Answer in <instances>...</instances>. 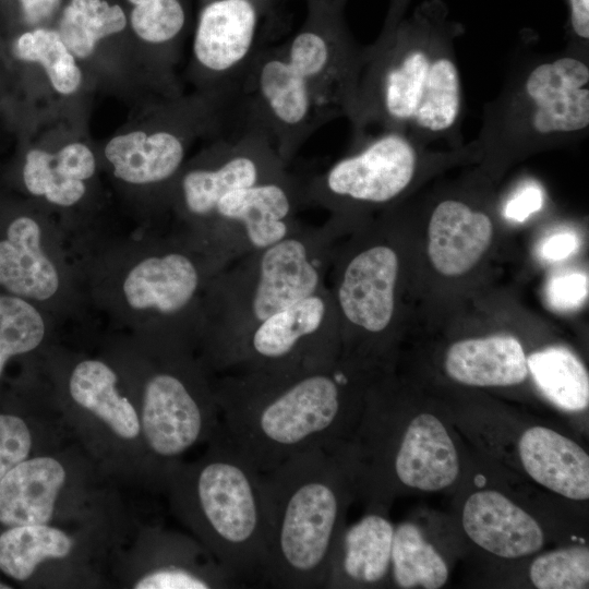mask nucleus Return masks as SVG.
<instances>
[{"label": "nucleus", "mask_w": 589, "mask_h": 589, "mask_svg": "<svg viewBox=\"0 0 589 589\" xmlns=\"http://www.w3.org/2000/svg\"><path fill=\"white\" fill-rule=\"evenodd\" d=\"M0 108L11 116L13 121L19 115L16 84L12 64L7 51L3 34L0 31Z\"/></svg>", "instance_id": "nucleus-39"}, {"label": "nucleus", "mask_w": 589, "mask_h": 589, "mask_svg": "<svg viewBox=\"0 0 589 589\" xmlns=\"http://www.w3.org/2000/svg\"><path fill=\"white\" fill-rule=\"evenodd\" d=\"M543 204L542 190L537 185H527L518 191L506 204L505 216L521 223L538 212Z\"/></svg>", "instance_id": "nucleus-40"}, {"label": "nucleus", "mask_w": 589, "mask_h": 589, "mask_svg": "<svg viewBox=\"0 0 589 589\" xmlns=\"http://www.w3.org/2000/svg\"><path fill=\"white\" fill-rule=\"evenodd\" d=\"M288 166L267 135L239 125L203 142L169 189L163 214L185 235L196 231L229 192L283 176Z\"/></svg>", "instance_id": "nucleus-10"}, {"label": "nucleus", "mask_w": 589, "mask_h": 589, "mask_svg": "<svg viewBox=\"0 0 589 589\" xmlns=\"http://www.w3.org/2000/svg\"><path fill=\"white\" fill-rule=\"evenodd\" d=\"M275 0H200L187 79L193 89L231 98L267 45L263 24Z\"/></svg>", "instance_id": "nucleus-15"}, {"label": "nucleus", "mask_w": 589, "mask_h": 589, "mask_svg": "<svg viewBox=\"0 0 589 589\" xmlns=\"http://www.w3.org/2000/svg\"><path fill=\"white\" fill-rule=\"evenodd\" d=\"M578 240L574 233L562 232L549 238L541 248V254L549 261H560L577 249Z\"/></svg>", "instance_id": "nucleus-41"}, {"label": "nucleus", "mask_w": 589, "mask_h": 589, "mask_svg": "<svg viewBox=\"0 0 589 589\" xmlns=\"http://www.w3.org/2000/svg\"><path fill=\"white\" fill-rule=\"evenodd\" d=\"M47 312L0 290V377L8 361L37 349L47 336Z\"/></svg>", "instance_id": "nucleus-33"}, {"label": "nucleus", "mask_w": 589, "mask_h": 589, "mask_svg": "<svg viewBox=\"0 0 589 589\" xmlns=\"http://www.w3.org/2000/svg\"><path fill=\"white\" fill-rule=\"evenodd\" d=\"M53 27L96 92L133 106L169 96L151 71L120 0H63Z\"/></svg>", "instance_id": "nucleus-11"}, {"label": "nucleus", "mask_w": 589, "mask_h": 589, "mask_svg": "<svg viewBox=\"0 0 589 589\" xmlns=\"http://www.w3.org/2000/svg\"><path fill=\"white\" fill-rule=\"evenodd\" d=\"M308 7L291 37L257 53L232 100L236 122L263 131L287 166L324 124L349 117L363 61L336 7Z\"/></svg>", "instance_id": "nucleus-1"}, {"label": "nucleus", "mask_w": 589, "mask_h": 589, "mask_svg": "<svg viewBox=\"0 0 589 589\" xmlns=\"http://www.w3.org/2000/svg\"><path fill=\"white\" fill-rule=\"evenodd\" d=\"M188 351L169 349L167 362L143 387L141 429L149 448L161 458L177 457L202 437L221 433L214 386Z\"/></svg>", "instance_id": "nucleus-13"}, {"label": "nucleus", "mask_w": 589, "mask_h": 589, "mask_svg": "<svg viewBox=\"0 0 589 589\" xmlns=\"http://www.w3.org/2000/svg\"><path fill=\"white\" fill-rule=\"evenodd\" d=\"M572 25L580 38H589V0H570Z\"/></svg>", "instance_id": "nucleus-42"}, {"label": "nucleus", "mask_w": 589, "mask_h": 589, "mask_svg": "<svg viewBox=\"0 0 589 589\" xmlns=\"http://www.w3.org/2000/svg\"><path fill=\"white\" fill-rule=\"evenodd\" d=\"M231 125V98L192 89L134 105L128 121L98 143L101 169L127 194L161 214L166 195L199 142Z\"/></svg>", "instance_id": "nucleus-5"}, {"label": "nucleus", "mask_w": 589, "mask_h": 589, "mask_svg": "<svg viewBox=\"0 0 589 589\" xmlns=\"http://www.w3.org/2000/svg\"><path fill=\"white\" fill-rule=\"evenodd\" d=\"M340 357L339 323L327 286L257 325L227 373L280 372L329 364Z\"/></svg>", "instance_id": "nucleus-14"}, {"label": "nucleus", "mask_w": 589, "mask_h": 589, "mask_svg": "<svg viewBox=\"0 0 589 589\" xmlns=\"http://www.w3.org/2000/svg\"><path fill=\"white\" fill-rule=\"evenodd\" d=\"M340 218L303 225L265 249L245 254L209 280L197 340L204 365L226 372L251 332L287 305L326 286Z\"/></svg>", "instance_id": "nucleus-3"}, {"label": "nucleus", "mask_w": 589, "mask_h": 589, "mask_svg": "<svg viewBox=\"0 0 589 589\" xmlns=\"http://www.w3.org/2000/svg\"><path fill=\"white\" fill-rule=\"evenodd\" d=\"M302 207L301 177L287 171L227 193L209 218L187 236L227 266L291 235L301 224L298 212Z\"/></svg>", "instance_id": "nucleus-12"}, {"label": "nucleus", "mask_w": 589, "mask_h": 589, "mask_svg": "<svg viewBox=\"0 0 589 589\" xmlns=\"http://www.w3.org/2000/svg\"><path fill=\"white\" fill-rule=\"evenodd\" d=\"M399 483L421 491H438L454 483L459 472L455 445L433 414L414 417L404 431L392 458Z\"/></svg>", "instance_id": "nucleus-23"}, {"label": "nucleus", "mask_w": 589, "mask_h": 589, "mask_svg": "<svg viewBox=\"0 0 589 589\" xmlns=\"http://www.w3.org/2000/svg\"><path fill=\"white\" fill-rule=\"evenodd\" d=\"M177 502L215 560L243 586L263 584L266 519L261 473L223 434L178 477Z\"/></svg>", "instance_id": "nucleus-6"}, {"label": "nucleus", "mask_w": 589, "mask_h": 589, "mask_svg": "<svg viewBox=\"0 0 589 589\" xmlns=\"http://www.w3.org/2000/svg\"><path fill=\"white\" fill-rule=\"evenodd\" d=\"M493 237L491 218L464 202L445 200L432 212L428 227V254L442 275L466 274L480 261Z\"/></svg>", "instance_id": "nucleus-24"}, {"label": "nucleus", "mask_w": 589, "mask_h": 589, "mask_svg": "<svg viewBox=\"0 0 589 589\" xmlns=\"http://www.w3.org/2000/svg\"><path fill=\"white\" fill-rule=\"evenodd\" d=\"M518 449L534 481L570 500L589 497V457L578 444L549 428L532 426L522 433Z\"/></svg>", "instance_id": "nucleus-25"}, {"label": "nucleus", "mask_w": 589, "mask_h": 589, "mask_svg": "<svg viewBox=\"0 0 589 589\" xmlns=\"http://www.w3.org/2000/svg\"><path fill=\"white\" fill-rule=\"evenodd\" d=\"M448 376L469 386H512L528 374L520 341L509 335L471 338L453 344L445 356Z\"/></svg>", "instance_id": "nucleus-28"}, {"label": "nucleus", "mask_w": 589, "mask_h": 589, "mask_svg": "<svg viewBox=\"0 0 589 589\" xmlns=\"http://www.w3.org/2000/svg\"><path fill=\"white\" fill-rule=\"evenodd\" d=\"M347 470L335 449L298 453L263 473L266 562L263 584L325 588L342 530Z\"/></svg>", "instance_id": "nucleus-4"}, {"label": "nucleus", "mask_w": 589, "mask_h": 589, "mask_svg": "<svg viewBox=\"0 0 589 589\" xmlns=\"http://www.w3.org/2000/svg\"><path fill=\"white\" fill-rule=\"evenodd\" d=\"M10 586L4 585L3 582H0V589H10Z\"/></svg>", "instance_id": "nucleus-44"}, {"label": "nucleus", "mask_w": 589, "mask_h": 589, "mask_svg": "<svg viewBox=\"0 0 589 589\" xmlns=\"http://www.w3.org/2000/svg\"><path fill=\"white\" fill-rule=\"evenodd\" d=\"M136 589H208L211 584L200 575L187 570L155 569L143 576Z\"/></svg>", "instance_id": "nucleus-38"}, {"label": "nucleus", "mask_w": 589, "mask_h": 589, "mask_svg": "<svg viewBox=\"0 0 589 589\" xmlns=\"http://www.w3.org/2000/svg\"><path fill=\"white\" fill-rule=\"evenodd\" d=\"M394 528L372 513L341 530L335 545L325 588L344 584L376 585L387 575Z\"/></svg>", "instance_id": "nucleus-26"}, {"label": "nucleus", "mask_w": 589, "mask_h": 589, "mask_svg": "<svg viewBox=\"0 0 589 589\" xmlns=\"http://www.w3.org/2000/svg\"><path fill=\"white\" fill-rule=\"evenodd\" d=\"M362 69L349 115L356 127L377 119L441 133L458 119L461 84L449 56L428 47L381 46L363 55Z\"/></svg>", "instance_id": "nucleus-8"}, {"label": "nucleus", "mask_w": 589, "mask_h": 589, "mask_svg": "<svg viewBox=\"0 0 589 589\" xmlns=\"http://www.w3.org/2000/svg\"><path fill=\"white\" fill-rule=\"evenodd\" d=\"M8 4L9 23L3 36L40 26H53L63 0H1Z\"/></svg>", "instance_id": "nucleus-35"}, {"label": "nucleus", "mask_w": 589, "mask_h": 589, "mask_svg": "<svg viewBox=\"0 0 589 589\" xmlns=\"http://www.w3.org/2000/svg\"><path fill=\"white\" fill-rule=\"evenodd\" d=\"M528 370L541 393L556 407L580 411L589 404V376L568 349L550 347L527 358Z\"/></svg>", "instance_id": "nucleus-30"}, {"label": "nucleus", "mask_w": 589, "mask_h": 589, "mask_svg": "<svg viewBox=\"0 0 589 589\" xmlns=\"http://www.w3.org/2000/svg\"><path fill=\"white\" fill-rule=\"evenodd\" d=\"M115 371L97 359L79 362L69 380L72 399L82 408L103 420L120 437L132 440L139 436V416L128 398L117 388Z\"/></svg>", "instance_id": "nucleus-29"}, {"label": "nucleus", "mask_w": 589, "mask_h": 589, "mask_svg": "<svg viewBox=\"0 0 589 589\" xmlns=\"http://www.w3.org/2000/svg\"><path fill=\"white\" fill-rule=\"evenodd\" d=\"M92 101L27 116L13 181L20 195L48 212L85 207L96 192L101 169L98 143L89 133Z\"/></svg>", "instance_id": "nucleus-9"}, {"label": "nucleus", "mask_w": 589, "mask_h": 589, "mask_svg": "<svg viewBox=\"0 0 589 589\" xmlns=\"http://www.w3.org/2000/svg\"><path fill=\"white\" fill-rule=\"evenodd\" d=\"M530 579L539 589L588 588V549L574 546L537 557L530 566Z\"/></svg>", "instance_id": "nucleus-34"}, {"label": "nucleus", "mask_w": 589, "mask_h": 589, "mask_svg": "<svg viewBox=\"0 0 589 589\" xmlns=\"http://www.w3.org/2000/svg\"><path fill=\"white\" fill-rule=\"evenodd\" d=\"M335 1H336V0H306L308 5H311V4H323V5H334V7H336Z\"/></svg>", "instance_id": "nucleus-43"}, {"label": "nucleus", "mask_w": 589, "mask_h": 589, "mask_svg": "<svg viewBox=\"0 0 589 589\" xmlns=\"http://www.w3.org/2000/svg\"><path fill=\"white\" fill-rule=\"evenodd\" d=\"M589 68L562 57L536 67L525 93L531 104L530 124L539 134L573 133L589 124Z\"/></svg>", "instance_id": "nucleus-20"}, {"label": "nucleus", "mask_w": 589, "mask_h": 589, "mask_svg": "<svg viewBox=\"0 0 589 589\" xmlns=\"http://www.w3.org/2000/svg\"><path fill=\"white\" fill-rule=\"evenodd\" d=\"M390 564L395 584L405 589H437L448 578L443 557L424 539L421 530L410 522L394 529Z\"/></svg>", "instance_id": "nucleus-32"}, {"label": "nucleus", "mask_w": 589, "mask_h": 589, "mask_svg": "<svg viewBox=\"0 0 589 589\" xmlns=\"http://www.w3.org/2000/svg\"><path fill=\"white\" fill-rule=\"evenodd\" d=\"M329 289L340 338L349 333L383 335L393 324L400 260L392 245L373 241L339 259Z\"/></svg>", "instance_id": "nucleus-19"}, {"label": "nucleus", "mask_w": 589, "mask_h": 589, "mask_svg": "<svg viewBox=\"0 0 589 589\" xmlns=\"http://www.w3.org/2000/svg\"><path fill=\"white\" fill-rule=\"evenodd\" d=\"M48 211L20 194H0V290L45 312L68 278Z\"/></svg>", "instance_id": "nucleus-17"}, {"label": "nucleus", "mask_w": 589, "mask_h": 589, "mask_svg": "<svg viewBox=\"0 0 589 589\" xmlns=\"http://www.w3.org/2000/svg\"><path fill=\"white\" fill-rule=\"evenodd\" d=\"M137 249L116 280L120 309L151 329L158 346L196 342L202 302L224 266L182 231Z\"/></svg>", "instance_id": "nucleus-7"}, {"label": "nucleus", "mask_w": 589, "mask_h": 589, "mask_svg": "<svg viewBox=\"0 0 589 589\" xmlns=\"http://www.w3.org/2000/svg\"><path fill=\"white\" fill-rule=\"evenodd\" d=\"M352 385L350 362L341 356L315 368L229 372L214 385L223 434L261 473L304 450L334 449Z\"/></svg>", "instance_id": "nucleus-2"}, {"label": "nucleus", "mask_w": 589, "mask_h": 589, "mask_svg": "<svg viewBox=\"0 0 589 589\" xmlns=\"http://www.w3.org/2000/svg\"><path fill=\"white\" fill-rule=\"evenodd\" d=\"M147 64L163 91L183 93L177 68L190 19L188 0H120Z\"/></svg>", "instance_id": "nucleus-21"}, {"label": "nucleus", "mask_w": 589, "mask_h": 589, "mask_svg": "<svg viewBox=\"0 0 589 589\" xmlns=\"http://www.w3.org/2000/svg\"><path fill=\"white\" fill-rule=\"evenodd\" d=\"M4 39L21 119L93 100V82L53 26L19 31Z\"/></svg>", "instance_id": "nucleus-18"}, {"label": "nucleus", "mask_w": 589, "mask_h": 589, "mask_svg": "<svg viewBox=\"0 0 589 589\" xmlns=\"http://www.w3.org/2000/svg\"><path fill=\"white\" fill-rule=\"evenodd\" d=\"M72 545L62 530L47 524L9 527L0 534V570L26 580L41 562L68 556Z\"/></svg>", "instance_id": "nucleus-31"}, {"label": "nucleus", "mask_w": 589, "mask_h": 589, "mask_svg": "<svg viewBox=\"0 0 589 589\" xmlns=\"http://www.w3.org/2000/svg\"><path fill=\"white\" fill-rule=\"evenodd\" d=\"M550 304L557 310H572L581 305L588 294V277L568 274L553 278L548 286Z\"/></svg>", "instance_id": "nucleus-37"}, {"label": "nucleus", "mask_w": 589, "mask_h": 589, "mask_svg": "<svg viewBox=\"0 0 589 589\" xmlns=\"http://www.w3.org/2000/svg\"><path fill=\"white\" fill-rule=\"evenodd\" d=\"M468 537L482 549L505 558L539 551L543 531L534 518L496 491L471 494L462 510Z\"/></svg>", "instance_id": "nucleus-22"}, {"label": "nucleus", "mask_w": 589, "mask_h": 589, "mask_svg": "<svg viewBox=\"0 0 589 589\" xmlns=\"http://www.w3.org/2000/svg\"><path fill=\"white\" fill-rule=\"evenodd\" d=\"M65 481L51 457L25 459L0 480V522L7 527L48 524Z\"/></svg>", "instance_id": "nucleus-27"}, {"label": "nucleus", "mask_w": 589, "mask_h": 589, "mask_svg": "<svg viewBox=\"0 0 589 589\" xmlns=\"http://www.w3.org/2000/svg\"><path fill=\"white\" fill-rule=\"evenodd\" d=\"M31 447V432L23 419L0 414V480L27 458Z\"/></svg>", "instance_id": "nucleus-36"}, {"label": "nucleus", "mask_w": 589, "mask_h": 589, "mask_svg": "<svg viewBox=\"0 0 589 589\" xmlns=\"http://www.w3.org/2000/svg\"><path fill=\"white\" fill-rule=\"evenodd\" d=\"M417 152L397 130H389L327 169L301 177L304 206L339 215L347 205H383L411 183Z\"/></svg>", "instance_id": "nucleus-16"}]
</instances>
